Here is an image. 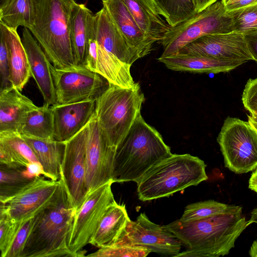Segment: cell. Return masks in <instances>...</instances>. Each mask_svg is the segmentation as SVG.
<instances>
[{"mask_svg": "<svg viewBox=\"0 0 257 257\" xmlns=\"http://www.w3.org/2000/svg\"><path fill=\"white\" fill-rule=\"evenodd\" d=\"M34 14V0H10L0 9V22L15 30L19 26L29 29Z\"/></svg>", "mask_w": 257, "mask_h": 257, "instance_id": "f546056e", "label": "cell"}, {"mask_svg": "<svg viewBox=\"0 0 257 257\" xmlns=\"http://www.w3.org/2000/svg\"><path fill=\"white\" fill-rule=\"evenodd\" d=\"M119 241L174 257L181 252L182 246L175 235L163 225L151 221L144 213H140L135 221L131 220L125 235Z\"/></svg>", "mask_w": 257, "mask_h": 257, "instance_id": "5bb4252c", "label": "cell"}, {"mask_svg": "<svg viewBox=\"0 0 257 257\" xmlns=\"http://www.w3.org/2000/svg\"><path fill=\"white\" fill-rule=\"evenodd\" d=\"M25 170L0 164V202L7 203L33 180Z\"/></svg>", "mask_w": 257, "mask_h": 257, "instance_id": "4dcf8cb0", "label": "cell"}, {"mask_svg": "<svg viewBox=\"0 0 257 257\" xmlns=\"http://www.w3.org/2000/svg\"><path fill=\"white\" fill-rule=\"evenodd\" d=\"M0 91L12 87L10 80V69L8 44L3 32L0 30Z\"/></svg>", "mask_w": 257, "mask_h": 257, "instance_id": "8d00e7d4", "label": "cell"}, {"mask_svg": "<svg viewBox=\"0 0 257 257\" xmlns=\"http://www.w3.org/2000/svg\"><path fill=\"white\" fill-rule=\"evenodd\" d=\"M228 206L213 200L190 204L185 207L180 219L191 221L206 218L224 211Z\"/></svg>", "mask_w": 257, "mask_h": 257, "instance_id": "d6a6232c", "label": "cell"}, {"mask_svg": "<svg viewBox=\"0 0 257 257\" xmlns=\"http://www.w3.org/2000/svg\"><path fill=\"white\" fill-rule=\"evenodd\" d=\"M53 114L52 106L45 103L28 114L19 133L42 139H53Z\"/></svg>", "mask_w": 257, "mask_h": 257, "instance_id": "f1b7e54d", "label": "cell"}, {"mask_svg": "<svg viewBox=\"0 0 257 257\" xmlns=\"http://www.w3.org/2000/svg\"><path fill=\"white\" fill-rule=\"evenodd\" d=\"M151 251L148 249L119 241L108 246L99 248L96 251L87 255L93 257H145Z\"/></svg>", "mask_w": 257, "mask_h": 257, "instance_id": "836d02e7", "label": "cell"}, {"mask_svg": "<svg viewBox=\"0 0 257 257\" xmlns=\"http://www.w3.org/2000/svg\"><path fill=\"white\" fill-rule=\"evenodd\" d=\"M248 221L249 224L252 223H257V207L251 211L250 218Z\"/></svg>", "mask_w": 257, "mask_h": 257, "instance_id": "7dc6e473", "label": "cell"}, {"mask_svg": "<svg viewBox=\"0 0 257 257\" xmlns=\"http://www.w3.org/2000/svg\"><path fill=\"white\" fill-rule=\"evenodd\" d=\"M248 121L257 132V113H250L247 115Z\"/></svg>", "mask_w": 257, "mask_h": 257, "instance_id": "f6af8a7d", "label": "cell"}, {"mask_svg": "<svg viewBox=\"0 0 257 257\" xmlns=\"http://www.w3.org/2000/svg\"><path fill=\"white\" fill-rule=\"evenodd\" d=\"M176 54L244 63L253 60L243 34L234 31L202 36L184 46Z\"/></svg>", "mask_w": 257, "mask_h": 257, "instance_id": "4fadbf2b", "label": "cell"}, {"mask_svg": "<svg viewBox=\"0 0 257 257\" xmlns=\"http://www.w3.org/2000/svg\"><path fill=\"white\" fill-rule=\"evenodd\" d=\"M10 0H0V9L5 6Z\"/></svg>", "mask_w": 257, "mask_h": 257, "instance_id": "c3c4849f", "label": "cell"}, {"mask_svg": "<svg viewBox=\"0 0 257 257\" xmlns=\"http://www.w3.org/2000/svg\"><path fill=\"white\" fill-rule=\"evenodd\" d=\"M116 26L139 58L149 54L155 43L139 27L123 0H102Z\"/></svg>", "mask_w": 257, "mask_h": 257, "instance_id": "d6986e66", "label": "cell"}, {"mask_svg": "<svg viewBox=\"0 0 257 257\" xmlns=\"http://www.w3.org/2000/svg\"><path fill=\"white\" fill-rule=\"evenodd\" d=\"M94 20V15L85 5L77 4L74 7L70 18V34L75 65L85 64Z\"/></svg>", "mask_w": 257, "mask_h": 257, "instance_id": "603a6c76", "label": "cell"}, {"mask_svg": "<svg viewBox=\"0 0 257 257\" xmlns=\"http://www.w3.org/2000/svg\"><path fill=\"white\" fill-rule=\"evenodd\" d=\"M158 60L172 70L207 74L228 72L244 63L241 61L179 54L159 57Z\"/></svg>", "mask_w": 257, "mask_h": 257, "instance_id": "cb8c5ba5", "label": "cell"}, {"mask_svg": "<svg viewBox=\"0 0 257 257\" xmlns=\"http://www.w3.org/2000/svg\"><path fill=\"white\" fill-rule=\"evenodd\" d=\"M110 181L88 193L76 211L69 233L68 246L77 257L83 256L82 249L89 243L107 207L115 201Z\"/></svg>", "mask_w": 257, "mask_h": 257, "instance_id": "9c48e42d", "label": "cell"}, {"mask_svg": "<svg viewBox=\"0 0 257 257\" xmlns=\"http://www.w3.org/2000/svg\"><path fill=\"white\" fill-rule=\"evenodd\" d=\"M233 31L231 18L221 0L175 27H171L160 42L163 52L160 57L176 55L184 46L205 35Z\"/></svg>", "mask_w": 257, "mask_h": 257, "instance_id": "52a82bcc", "label": "cell"}, {"mask_svg": "<svg viewBox=\"0 0 257 257\" xmlns=\"http://www.w3.org/2000/svg\"><path fill=\"white\" fill-rule=\"evenodd\" d=\"M25 173L31 178L44 175L43 167L39 162L30 163L26 167Z\"/></svg>", "mask_w": 257, "mask_h": 257, "instance_id": "b9f144b4", "label": "cell"}, {"mask_svg": "<svg viewBox=\"0 0 257 257\" xmlns=\"http://www.w3.org/2000/svg\"><path fill=\"white\" fill-rule=\"evenodd\" d=\"M35 14L28 29L53 65L63 68L75 65L70 22L75 0H34Z\"/></svg>", "mask_w": 257, "mask_h": 257, "instance_id": "277c9868", "label": "cell"}, {"mask_svg": "<svg viewBox=\"0 0 257 257\" xmlns=\"http://www.w3.org/2000/svg\"><path fill=\"white\" fill-rule=\"evenodd\" d=\"M87 136V125L65 142L60 169V179L76 210L80 207L87 195L85 188Z\"/></svg>", "mask_w": 257, "mask_h": 257, "instance_id": "8fae6325", "label": "cell"}, {"mask_svg": "<svg viewBox=\"0 0 257 257\" xmlns=\"http://www.w3.org/2000/svg\"><path fill=\"white\" fill-rule=\"evenodd\" d=\"M204 162L189 154H172L151 167L138 180L137 193L143 201L152 200L196 186L208 179Z\"/></svg>", "mask_w": 257, "mask_h": 257, "instance_id": "5b68a950", "label": "cell"}, {"mask_svg": "<svg viewBox=\"0 0 257 257\" xmlns=\"http://www.w3.org/2000/svg\"><path fill=\"white\" fill-rule=\"evenodd\" d=\"M135 21L154 42H160L171 26L160 16L153 0H123Z\"/></svg>", "mask_w": 257, "mask_h": 257, "instance_id": "d4e9b609", "label": "cell"}, {"mask_svg": "<svg viewBox=\"0 0 257 257\" xmlns=\"http://www.w3.org/2000/svg\"><path fill=\"white\" fill-rule=\"evenodd\" d=\"M144 101L139 83L130 88L109 84L96 98L95 115L109 146L116 148L124 139Z\"/></svg>", "mask_w": 257, "mask_h": 257, "instance_id": "8992f818", "label": "cell"}, {"mask_svg": "<svg viewBox=\"0 0 257 257\" xmlns=\"http://www.w3.org/2000/svg\"><path fill=\"white\" fill-rule=\"evenodd\" d=\"M240 206L228 205L223 212L191 221L178 219L163 225L180 240L186 249L176 257H218L228 254L250 225Z\"/></svg>", "mask_w": 257, "mask_h": 257, "instance_id": "6da1fadb", "label": "cell"}, {"mask_svg": "<svg viewBox=\"0 0 257 257\" xmlns=\"http://www.w3.org/2000/svg\"><path fill=\"white\" fill-rule=\"evenodd\" d=\"M248 188L257 193V168L253 171L248 182Z\"/></svg>", "mask_w": 257, "mask_h": 257, "instance_id": "ee69618b", "label": "cell"}, {"mask_svg": "<svg viewBox=\"0 0 257 257\" xmlns=\"http://www.w3.org/2000/svg\"><path fill=\"white\" fill-rule=\"evenodd\" d=\"M115 150L107 144L94 114L87 124L85 177L87 195L111 181Z\"/></svg>", "mask_w": 257, "mask_h": 257, "instance_id": "7c38bea8", "label": "cell"}, {"mask_svg": "<svg viewBox=\"0 0 257 257\" xmlns=\"http://www.w3.org/2000/svg\"><path fill=\"white\" fill-rule=\"evenodd\" d=\"M247 48L253 59L257 63V29L242 33Z\"/></svg>", "mask_w": 257, "mask_h": 257, "instance_id": "ab89813d", "label": "cell"}, {"mask_svg": "<svg viewBox=\"0 0 257 257\" xmlns=\"http://www.w3.org/2000/svg\"><path fill=\"white\" fill-rule=\"evenodd\" d=\"M56 105L96 99L109 85L107 81L85 65L59 68L52 65Z\"/></svg>", "mask_w": 257, "mask_h": 257, "instance_id": "30bf717a", "label": "cell"}, {"mask_svg": "<svg viewBox=\"0 0 257 257\" xmlns=\"http://www.w3.org/2000/svg\"><path fill=\"white\" fill-rule=\"evenodd\" d=\"M158 12L167 23L175 27L196 14L194 0H153Z\"/></svg>", "mask_w": 257, "mask_h": 257, "instance_id": "1f68e13d", "label": "cell"}, {"mask_svg": "<svg viewBox=\"0 0 257 257\" xmlns=\"http://www.w3.org/2000/svg\"><path fill=\"white\" fill-rule=\"evenodd\" d=\"M224 166L235 174L257 168V132L249 122L227 116L217 138Z\"/></svg>", "mask_w": 257, "mask_h": 257, "instance_id": "ba28073f", "label": "cell"}, {"mask_svg": "<svg viewBox=\"0 0 257 257\" xmlns=\"http://www.w3.org/2000/svg\"><path fill=\"white\" fill-rule=\"evenodd\" d=\"M94 35L99 45L122 62L132 66L139 59L104 7L94 15Z\"/></svg>", "mask_w": 257, "mask_h": 257, "instance_id": "ffe728a7", "label": "cell"}, {"mask_svg": "<svg viewBox=\"0 0 257 257\" xmlns=\"http://www.w3.org/2000/svg\"><path fill=\"white\" fill-rule=\"evenodd\" d=\"M31 162H39L33 150L18 132L0 133V164L26 169Z\"/></svg>", "mask_w": 257, "mask_h": 257, "instance_id": "83f0119b", "label": "cell"}, {"mask_svg": "<svg viewBox=\"0 0 257 257\" xmlns=\"http://www.w3.org/2000/svg\"><path fill=\"white\" fill-rule=\"evenodd\" d=\"M197 13L200 12L218 0H194Z\"/></svg>", "mask_w": 257, "mask_h": 257, "instance_id": "7bdbcfd3", "label": "cell"}, {"mask_svg": "<svg viewBox=\"0 0 257 257\" xmlns=\"http://www.w3.org/2000/svg\"><path fill=\"white\" fill-rule=\"evenodd\" d=\"M51 201L34 217L20 257L75 256L68 241L76 210L60 179Z\"/></svg>", "mask_w": 257, "mask_h": 257, "instance_id": "7a4b0ae2", "label": "cell"}, {"mask_svg": "<svg viewBox=\"0 0 257 257\" xmlns=\"http://www.w3.org/2000/svg\"><path fill=\"white\" fill-rule=\"evenodd\" d=\"M36 177L19 193L5 204L9 218L21 222L33 217L54 196L60 181Z\"/></svg>", "mask_w": 257, "mask_h": 257, "instance_id": "9a60e30c", "label": "cell"}, {"mask_svg": "<svg viewBox=\"0 0 257 257\" xmlns=\"http://www.w3.org/2000/svg\"><path fill=\"white\" fill-rule=\"evenodd\" d=\"M22 223L12 221L8 216L5 209H0V250L2 257H6Z\"/></svg>", "mask_w": 257, "mask_h": 257, "instance_id": "d590c367", "label": "cell"}, {"mask_svg": "<svg viewBox=\"0 0 257 257\" xmlns=\"http://www.w3.org/2000/svg\"><path fill=\"white\" fill-rule=\"evenodd\" d=\"M221 1L227 12L257 3V0H221Z\"/></svg>", "mask_w": 257, "mask_h": 257, "instance_id": "60d3db41", "label": "cell"}, {"mask_svg": "<svg viewBox=\"0 0 257 257\" xmlns=\"http://www.w3.org/2000/svg\"><path fill=\"white\" fill-rule=\"evenodd\" d=\"M33 219L22 222L6 257H20L32 228Z\"/></svg>", "mask_w": 257, "mask_h": 257, "instance_id": "74e56055", "label": "cell"}, {"mask_svg": "<svg viewBox=\"0 0 257 257\" xmlns=\"http://www.w3.org/2000/svg\"><path fill=\"white\" fill-rule=\"evenodd\" d=\"M172 154L161 134L140 113L116 148L111 181L137 183L151 167Z\"/></svg>", "mask_w": 257, "mask_h": 257, "instance_id": "3957f363", "label": "cell"}, {"mask_svg": "<svg viewBox=\"0 0 257 257\" xmlns=\"http://www.w3.org/2000/svg\"><path fill=\"white\" fill-rule=\"evenodd\" d=\"M227 13L231 18L234 31L243 33L257 29V3Z\"/></svg>", "mask_w": 257, "mask_h": 257, "instance_id": "e575fe53", "label": "cell"}, {"mask_svg": "<svg viewBox=\"0 0 257 257\" xmlns=\"http://www.w3.org/2000/svg\"><path fill=\"white\" fill-rule=\"evenodd\" d=\"M131 220L125 205L115 200L106 209L89 244L101 248L116 243L125 235Z\"/></svg>", "mask_w": 257, "mask_h": 257, "instance_id": "7402d4cb", "label": "cell"}, {"mask_svg": "<svg viewBox=\"0 0 257 257\" xmlns=\"http://www.w3.org/2000/svg\"><path fill=\"white\" fill-rule=\"evenodd\" d=\"M249 254L251 257H257V239L252 243L249 250Z\"/></svg>", "mask_w": 257, "mask_h": 257, "instance_id": "bcb514c9", "label": "cell"}, {"mask_svg": "<svg viewBox=\"0 0 257 257\" xmlns=\"http://www.w3.org/2000/svg\"><path fill=\"white\" fill-rule=\"evenodd\" d=\"M33 150L43 167V176L54 181L60 179V169L65 143L22 135Z\"/></svg>", "mask_w": 257, "mask_h": 257, "instance_id": "4316f807", "label": "cell"}, {"mask_svg": "<svg viewBox=\"0 0 257 257\" xmlns=\"http://www.w3.org/2000/svg\"><path fill=\"white\" fill-rule=\"evenodd\" d=\"M38 107L13 86L0 91V133H19L29 112Z\"/></svg>", "mask_w": 257, "mask_h": 257, "instance_id": "44dd1931", "label": "cell"}, {"mask_svg": "<svg viewBox=\"0 0 257 257\" xmlns=\"http://www.w3.org/2000/svg\"><path fill=\"white\" fill-rule=\"evenodd\" d=\"M0 30L3 32L8 44L11 83L13 87L21 91L31 76L27 53L17 30L1 22Z\"/></svg>", "mask_w": 257, "mask_h": 257, "instance_id": "484cf974", "label": "cell"}, {"mask_svg": "<svg viewBox=\"0 0 257 257\" xmlns=\"http://www.w3.org/2000/svg\"><path fill=\"white\" fill-rule=\"evenodd\" d=\"M96 99L52 106L53 140L65 143L85 127L95 114Z\"/></svg>", "mask_w": 257, "mask_h": 257, "instance_id": "e0dca14e", "label": "cell"}, {"mask_svg": "<svg viewBox=\"0 0 257 257\" xmlns=\"http://www.w3.org/2000/svg\"><path fill=\"white\" fill-rule=\"evenodd\" d=\"M21 40L27 53L31 76L35 80L45 103L50 106L56 105L51 61L28 28L23 29Z\"/></svg>", "mask_w": 257, "mask_h": 257, "instance_id": "ac0fdd59", "label": "cell"}, {"mask_svg": "<svg viewBox=\"0 0 257 257\" xmlns=\"http://www.w3.org/2000/svg\"><path fill=\"white\" fill-rule=\"evenodd\" d=\"M85 66L101 75L109 84L130 88L135 83L131 73V65L121 61L97 43L94 35V24Z\"/></svg>", "mask_w": 257, "mask_h": 257, "instance_id": "2e32d148", "label": "cell"}, {"mask_svg": "<svg viewBox=\"0 0 257 257\" xmlns=\"http://www.w3.org/2000/svg\"><path fill=\"white\" fill-rule=\"evenodd\" d=\"M241 100L244 107L250 113H257V77L248 80L242 92Z\"/></svg>", "mask_w": 257, "mask_h": 257, "instance_id": "f35d334b", "label": "cell"}]
</instances>
